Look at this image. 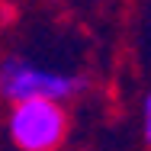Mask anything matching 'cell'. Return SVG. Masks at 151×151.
Here are the masks:
<instances>
[{
  "label": "cell",
  "instance_id": "6da1fadb",
  "mask_svg": "<svg viewBox=\"0 0 151 151\" xmlns=\"http://www.w3.org/2000/svg\"><path fill=\"white\" fill-rule=\"evenodd\" d=\"M84 87H87V81L81 74L39 64L26 55H3L0 58V96L10 100V106L23 103V100L64 103V100L77 96Z\"/></svg>",
  "mask_w": 151,
  "mask_h": 151
},
{
  "label": "cell",
  "instance_id": "7a4b0ae2",
  "mask_svg": "<svg viewBox=\"0 0 151 151\" xmlns=\"http://www.w3.org/2000/svg\"><path fill=\"white\" fill-rule=\"evenodd\" d=\"M6 135L19 151H58L68 138V113L55 100H23L6 113Z\"/></svg>",
  "mask_w": 151,
  "mask_h": 151
},
{
  "label": "cell",
  "instance_id": "3957f363",
  "mask_svg": "<svg viewBox=\"0 0 151 151\" xmlns=\"http://www.w3.org/2000/svg\"><path fill=\"white\" fill-rule=\"evenodd\" d=\"M142 138H145V145L151 148V90L145 96V103H142Z\"/></svg>",
  "mask_w": 151,
  "mask_h": 151
}]
</instances>
